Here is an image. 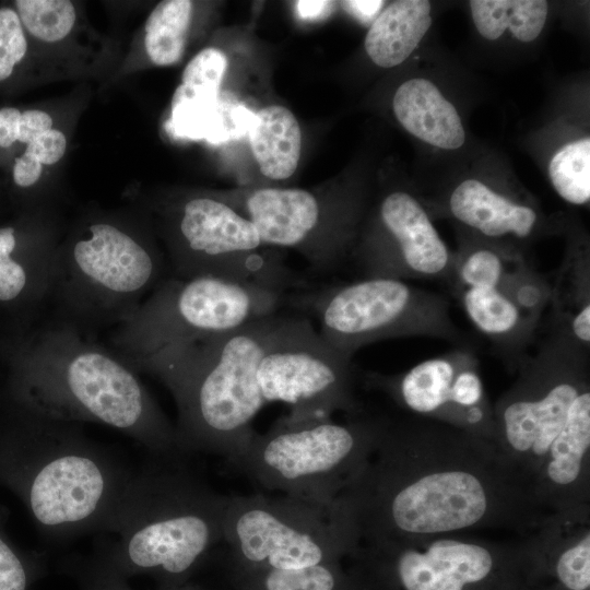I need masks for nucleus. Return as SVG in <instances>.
<instances>
[{
    "label": "nucleus",
    "instance_id": "obj_2",
    "mask_svg": "<svg viewBox=\"0 0 590 590\" xmlns=\"http://www.w3.org/2000/svg\"><path fill=\"white\" fill-rule=\"evenodd\" d=\"M20 406L71 423L91 422L130 436L152 456H181L175 426L135 371L114 350L47 317L0 340Z\"/></svg>",
    "mask_w": 590,
    "mask_h": 590
},
{
    "label": "nucleus",
    "instance_id": "obj_8",
    "mask_svg": "<svg viewBox=\"0 0 590 590\" xmlns=\"http://www.w3.org/2000/svg\"><path fill=\"white\" fill-rule=\"evenodd\" d=\"M381 424L382 416L363 413L341 423L282 416L227 463L264 491L331 502L367 462Z\"/></svg>",
    "mask_w": 590,
    "mask_h": 590
},
{
    "label": "nucleus",
    "instance_id": "obj_24",
    "mask_svg": "<svg viewBox=\"0 0 590 590\" xmlns=\"http://www.w3.org/2000/svg\"><path fill=\"white\" fill-rule=\"evenodd\" d=\"M430 25L429 1H394L371 23L365 37V50L377 66L396 67L410 57Z\"/></svg>",
    "mask_w": 590,
    "mask_h": 590
},
{
    "label": "nucleus",
    "instance_id": "obj_19",
    "mask_svg": "<svg viewBox=\"0 0 590 590\" xmlns=\"http://www.w3.org/2000/svg\"><path fill=\"white\" fill-rule=\"evenodd\" d=\"M541 566L566 590L590 588V506L551 512L532 533Z\"/></svg>",
    "mask_w": 590,
    "mask_h": 590
},
{
    "label": "nucleus",
    "instance_id": "obj_16",
    "mask_svg": "<svg viewBox=\"0 0 590 590\" xmlns=\"http://www.w3.org/2000/svg\"><path fill=\"white\" fill-rule=\"evenodd\" d=\"M451 288L474 327L516 370L548 306L547 279L515 252L487 276Z\"/></svg>",
    "mask_w": 590,
    "mask_h": 590
},
{
    "label": "nucleus",
    "instance_id": "obj_36",
    "mask_svg": "<svg viewBox=\"0 0 590 590\" xmlns=\"http://www.w3.org/2000/svg\"><path fill=\"white\" fill-rule=\"evenodd\" d=\"M51 127L52 119L47 113L39 109L25 110L21 113L17 141L28 144Z\"/></svg>",
    "mask_w": 590,
    "mask_h": 590
},
{
    "label": "nucleus",
    "instance_id": "obj_9",
    "mask_svg": "<svg viewBox=\"0 0 590 590\" xmlns=\"http://www.w3.org/2000/svg\"><path fill=\"white\" fill-rule=\"evenodd\" d=\"M516 373L493 406L494 445L533 495L552 445L590 399L589 351L550 332Z\"/></svg>",
    "mask_w": 590,
    "mask_h": 590
},
{
    "label": "nucleus",
    "instance_id": "obj_23",
    "mask_svg": "<svg viewBox=\"0 0 590 590\" xmlns=\"http://www.w3.org/2000/svg\"><path fill=\"white\" fill-rule=\"evenodd\" d=\"M551 332L586 351L590 349V261L586 251H570L550 282Z\"/></svg>",
    "mask_w": 590,
    "mask_h": 590
},
{
    "label": "nucleus",
    "instance_id": "obj_18",
    "mask_svg": "<svg viewBox=\"0 0 590 590\" xmlns=\"http://www.w3.org/2000/svg\"><path fill=\"white\" fill-rule=\"evenodd\" d=\"M14 226H0V315L9 318V335L34 327L47 310L58 251L50 238L31 243Z\"/></svg>",
    "mask_w": 590,
    "mask_h": 590
},
{
    "label": "nucleus",
    "instance_id": "obj_7",
    "mask_svg": "<svg viewBox=\"0 0 590 590\" xmlns=\"http://www.w3.org/2000/svg\"><path fill=\"white\" fill-rule=\"evenodd\" d=\"M346 558L357 590H520L526 573L541 568L531 534L359 542Z\"/></svg>",
    "mask_w": 590,
    "mask_h": 590
},
{
    "label": "nucleus",
    "instance_id": "obj_10",
    "mask_svg": "<svg viewBox=\"0 0 590 590\" xmlns=\"http://www.w3.org/2000/svg\"><path fill=\"white\" fill-rule=\"evenodd\" d=\"M233 573L291 569L341 560L359 543L351 510L291 495H229L223 540Z\"/></svg>",
    "mask_w": 590,
    "mask_h": 590
},
{
    "label": "nucleus",
    "instance_id": "obj_6",
    "mask_svg": "<svg viewBox=\"0 0 590 590\" xmlns=\"http://www.w3.org/2000/svg\"><path fill=\"white\" fill-rule=\"evenodd\" d=\"M167 276L163 257L116 222H91L84 235L58 247L47 312L95 339L129 320Z\"/></svg>",
    "mask_w": 590,
    "mask_h": 590
},
{
    "label": "nucleus",
    "instance_id": "obj_28",
    "mask_svg": "<svg viewBox=\"0 0 590 590\" xmlns=\"http://www.w3.org/2000/svg\"><path fill=\"white\" fill-rule=\"evenodd\" d=\"M192 8L189 0H164L150 13L144 26V45L154 64L172 66L180 60L185 51Z\"/></svg>",
    "mask_w": 590,
    "mask_h": 590
},
{
    "label": "nucleus",
    "instance_id": "obj_39",
    "mask_svg": "<svg viewBox=\"0 0 590 590\" xmlns=\"http://www.w3.org/2000/svg\"><path fill=\"white\" fill-rule=\"evenodd\" d=\"M342 8L363 22H368L381 9L384 1H341Z\"/></svg>",
    "mask_w": 590,
    "mask_h": 590
},
{
    "label": "nucleus",
    "instance_id": "obj_40",
    "mask_svg": "<svg viewBox=\"0 0 590 590\" xmlns=\"http://www.w3.org/2000/svg\"><path fill=\"white\" fill-rule=\"evenodd\" d=\"M333 2L330 1H297L296 9L303 19H318L328 13Z\"/></svg>",
    "mask_w": 590,
    "mask_h": 590
},
{
    "label": "nucleus",
    "instance_id": "obj_41",
    "mask_svg": "<svg viewBox=\"0 0 590 590\" xmlns=\"http://www.w3.org/2000/svg\"><path fill=\"white\" fill-rule=\"evenodd\" d=\"M157 590H202V589L198 586L186 582L184 585L175 586V587H164V588L158 587Z\"/></svg>",
    "mask_w": 590,
    "mask_h": 590
},
{
    "label": "nucleus",
    "instance_id": "obj_21",
    "mask_svg": "<svg viewBox=\"0 0 590 590\" xmlns=\"http://www.w3.org/2000/svg\"><path fill=\"white\" fill-rule=\"evenodd\" d=\"M393 113L402 127L417 139L444 150H457L465 140L456 107L429 80L403 82L392 99Z\"/></svg>",
    "mask_w": 590,
    "mask_h": 590
},
{
    "label": "nucleus",
    "instance_id": "obj_33",
    "mask_svg": "<svg viewBox=\"0 0 590 590\" xmlns=\"http://www.w3.org/2000/svg\"><path fill=\"white\" fill-rule=\"evenodd\" d=\"M27 42L17 12L0 9V81L8 79L25 56Z\"/></svg>",
    "mask_w": 590,
    "mask_h": 590
},
{
    "label": "nucleus",
    "instance_id": "obj_11",
    "mask_svg": "<svg viewBox=\"0 0 590 590\" xmlns=\"http://www.w3.org/2000/svg\"><path fill=\"white\" fill-rule=\"evenodd\" d=\"M284 302L285 293L256 284L210 275H169L129 320L113 329L109 347L134 369L172 344L226 333L273 316Z\"/></svg>",
    "mask_w": 590,
    "mask_h": 590
},
{
    "label": "nucleus",
    "instance_id": "obj_27",
    "mask_svg": "<svg viewBox=\"0 0 590 590\" xmlns=\"http://www.w3.org/2000/svg\"><path fill=\"white\" fill-rule=\"evenodd\" d=\"M341 560L291 569L233 573L238 590H357Z\"/></svg>",
    "mask_w": 590,
    "mask_h": 590
},
{
    "label": "nucleus",
    "instance_id": "obj_32",
    "mask_svg": "<svg viewBox=\"0 0 590 590\" xmlns=\"http://www.w3.org/2000/svg\"><path fill=\"white\" fill-rule=\"evenodd\" d=\"M61 569L76 580L80 590H132L127 579L97 553L91 557H69L62 563Z\"/></svg>",
    "mask_w": 590,
    "mask_h": 590
},
{
    "label": "nucleus",
    "instance_id": "obj_15",
    "mask_svg": "<svg viewBox=\"0 0 590 590\" xmlns=\"http://www.w3.org/2000/svg\"><path fill=\"white\" fill-rule=\"evenodd\" d=\"M364 384L413 416L440 422L494 445L495 425L470 346H458L394 375L366 373ZM495 446V445H494Z\"/></svg>",
    "mask_w": 590,
    "mask_h": 590
},
{
    "label": "nucleus",
    "instance_id": "obj_25",
    "mask_svg": "<svg viewBox=\"0 0 590 590\" xmlns=\"http://www.w3.org/2000/svg\"><path fill=\"white\" fill-rule=\"evenodd\" d=\"M250 148L263 176L281 180L291 177L298 165L302 131L293 113L283 106H269L253 115Z\"/></svg>",
    "mask_w": 590,
    "mask_h": 590
},
{
    "label": "nucleus",
    "instance_id": "obj_12",
    "mask_svg": "<svg viewBox=\"0 0 590 590\" xmlns=\"http://www.w3.org/2000/svg\"><path fill=\"white\" fill-rule=\"evenodd\" d=\"M318 319L321 338L351 358L370 343L396 338L426 337L467 345L441 295L390 278H363L290 297Z\"/></svg>",
    "mask_w": 590,
    "mask_h": 590
},
{
    "label": "nucleus",
    "instance_id": "obj_22",
    "mask_svg": "<svg viewBox=\"0 0 590 590\" xmlns=\"http://www.w3.org/2000/svg\"><path fill=\"white\" fill-rule=\"evenodd\" d=\"M263 244L304 250L315 225V196L304 189L262 188L245 201Z\"/></svg>",
    "mask_w": 590,
    "mask_h": 590
},
{
    "label": "nucleus",
    "instance_id": "obj_30",
    "mask_svg": "<svg viewBox=\"0 0 590 590\" xmlns=\"http://www.w3.org/2000/svg\"><path fill=\"white\" fill-rule=\"evenodd\" d=\"M14 3L22 25L42 42H59L74 26L75 9L69 0H17Z\"/></svg>",
    "mask_w": 590,
    "mask_h": 590
},
{
    "label": "nucleus",
    "instance_id": "obj_34",
    "mask_svg": "<svg viewBox=\"0 0 590 590\" xmlns=\"http://www.w3.org/2000/svg\"><path fill=\"white\" fill-rule=\"evenodd\" d=\"M40 568L26 565L0 533V590H27Z\"/></svg>",
    "mask_w": 590,
    "mask_h": 590
},
{
    "label": "nucleus",
    "instance_id": "obj_37",
    "mask_svg": "<svg viewBox=\"0 0 590 590\" xmlns=\"http://www.w3.org/2000/svg\"><path fill=\"white\" fill-rule=\"evenodd\" d=\"M42 170V164L35 157L24 152L15 160L12 172L13 181L21 188H30L39 180Z\"/></svg>",
    "mask_w": 590,
    "mask_h": 590
},
{
    "label": "nucleus",
    "instance_id": "obj_20",
    "mask_svg": "<svg viewBox=\"0 0 590 590\" xmlns=\"http://www.w3.org/2000/svg\"><path fill=\"white\" fill-rule=\"evenodd\" d=\"M450 215L488 239L512 236L528 239L535 229L539 215L531 205L504 196L481 180L465 179L448 198Z\"/></svg>",
    "mask_w": 590,
    "mask_h": 590
},
{
    "label": "nucleus",
    "instance_id": "obj_31",
    "mask_svg": "<svg viewBox=\"0 0 590 590\" xmlns=\"http://www.w3.org/2000/svg\"><path fill=\"white\" fill-rule=\"evenodd\" d=\"M227 68L225 55L216 48H205L186 66L179 87L188 94L217 98Z\"/></svg>",
    "mask_w": 590,
    "mask_h": 590
},
{
    "label": "nucleus",
    "instance_id": "obj_17",
    "mask_svg": "<svg viewBox=\"0 0 590 590\" xmlns=\"http://www.w3.org/2000/svg\"><path fill=\"white\" fill-rule=\"evenodd\" d=\"M378 223V235L368 237L356 255L364 278L449 280L455 256L416 198L405 191L387 194Z\"/></svg>",
    "mask_w": 590,
    "mask_h": 590
},
{
    "label": "nucleus",
    "instance_id": "obj_5",
    "mask_svg": "<svg viewBox=\"0 0 590 590\" xmlns=\"http://www.w3.org/2000/svg\"><path fill=\"white\" fill-rule=\"evenodd\" d=\"M20 410L11 451L38 527L56 541L110 532L135 471L88 438L79 423Z\"/></svg>",
    "mask_w": 590,
    "mask_h": 590
},
{
    "label": "nucleus",
    "instance_id": "obj_3",
    "mask_svg": "<svg viewBox=\"0 0 590 590\" xmlns=\"http://www.w3.org/2000/svg\"><path fill=\"white\" fill-rule=\"evenodd\" d=\"M286 316L278 312L234 331L175 343L134 366L172 393L181 455L213 453L227 462L245 451L257 433L252 422L266 405L258 365Z\"/></svg>",
    "mask_w": 590,
    "mask_h": 590
},
{
    "label": "nucleus",
    "instance_id": "obj_38",
    "mask_svg": "<svg viewBox=\"0 0 590 590\" xmlns=\"http://www.w3.org/2000/svg\"><path fill=\"white\" fill-rule=\"evenodd\" d=\"M21 113L13 107L0 109V148H9L19 138Z\"/></svg>",
    "mask_w": 590,
    "mask_h": 590
},
{
    "label": "nucleus",
    "instance_id": "obj_14",
    "mask_svg": "<svg viewBox=\"0 0 590 590\" xmlns=\"http://www.w3.org/2000/svg\"><path fill=\"white\" fill-rule=\"evenodd\" d=\"M257 381L266 402L290 406L292 421L363 413L353 393L352 359L332 349L303 316H286L262 354Z\"/></svg>",
    "mask_w": 590,
    "mask_h": 590
},
{
    "label": "nucleus",
    "instance_id": "obj_26",
    "mask_svg": "<svg viewBox=\"0 0 590 590\" xmlns=\"http://www.w3.org/2000/svg\"><path fill=\"white\" fill-rule=\"evenodd\" d=\"M469 4L476 30L489 40L509 28L516 39L532 42L541 34L548 11L544 0H472Z\"/></svg>",
    "mask_w": 590,
    "mask_h": 590
},
{
    "label": "nucleus",
    "instance_id": "obj_1",
    "mask_svg": "<svg viewBox=\"0 0 590 590\" xmlns=\"http://www.w3.org/2000/svg\"><path fill=\"white\" fill-rule=\"evenodd\" d=\"M359 542L482 530L527 536L550 514L491 442L418 417H382L376 446L343 492Z\"/></svg>",
    "mask_w": 590,
    "mask_h": 590
},
{
    "label": "nucleus",
    "instance_id": "obj_29",
    "mask_svg": "<svg viewBox=\"0 0 590 590\" xmlns=\"http://www.w3.org/2000/svg\"><path fill=\"white\" fill-rule=\"evenodd\" d=\"M551 182L558 196L575 205L590 199V138L562 146L548 164Z\"/></svg>",
    "mask_w": 590,
    "mask_h": 590
},
{
    "label": "nucleus",
    "instance_id": "obj_4",
    "mask_svg": "<svg viewBox=\"0 0 590 590\" xmlns=\"http://www.w3.org/2000/svg\"><path fill=\"white\" fill-rule=\"evenodd\" d=\"M152 457L134 472L113 522L118 540L101 542L95 553L126 579L146 574L175 587L223 540L229 495L188 470L181 456Z\"/></svg>",
    "mask_w": 590,
    "mask_h": 590
},
{
    "label": "nucleus",
    "instance_id": "obj_35",
    "mask_svg": "<svg viewBox=\"0 0 590 590\" xmlns=\"http://www.w3.org/2000/svg\"><path fill=\"white\" fill-rule=\"evenodd\" d=\"M67 149L64 134L50 129L27 144L25 152L40 164L52 165L61 160Z\"/></svg>",
    "mask_w": 590,
    "mask_h": 590
},
{
    "label": "nucleus",
    "instance_id": "obj_13",
    "mask_svg": "<svg viewBox=\"0 0 590 590\" xmlns=\"http://www.w3.org/2000/svg\"><path fill=\"white\" fill-rule=\"evenodd\" d=\"M169 247V275L180 279L217 276L287 294L304 280L266 245L251 221L211 197L181 204Z\"/></svg>",
    "mask_w": 590,
    "mask_h": 590
}]
</instances>
